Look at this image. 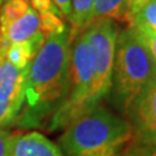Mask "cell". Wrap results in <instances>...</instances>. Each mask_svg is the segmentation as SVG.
Listing matches in <instances>:
<instances>
[{"mask_svg":"<svg viewBox=\"0 0 156 156\" xmlns=\"http://www.w3.org/2000/svg\"><path fill=\"white\" fill-rule=\"evenodd\" d=\"M9 156H64L60 147L38 131L12 134Z\"/></svg>","mask_w":156,"mask_h":156,"instance_id":"9c48e42d","label":"cell"},{"mask_svg":"<svg viewBox=\"0 0 156 156\" xmlns=\"http://www.w3.org/2000/svg\"><path fill=\"white\" fill-rule=\"evenodd\" d=\"M26 2L30 4L34 9H35L39 16H42V14H47V13H57V14H60L58 9L55 7V4L52 3V0H26Z\"/></svg>","mask_w":156,"mask_h":156,"instance_id":"2e32d148","label":"cell"},{"mask_svg":"<svg viewBox=\"0 0 156 156\" xmlns=\"http://www.w3.org/2000/svg\"><path fill=\"white\" fill-rule=\"evenodd\" d=\"M2 3H3V0H0V7H2Z\"/></svg>","mask_w":156,"mask_h":156,"instance_id":"7402d4cb","label":"cell"},{"mask_svg":"<svg viewBox=\"0 0 156 156\" xmlns=\"http://www.w3.org/2000/svg\"><path fill=\"white\" fill-rule=\"evenodd\" d=\"M41 18V31L46 38L52 34H60L66 30V25L62 21V17L57 13H47L39 16Z\"/></svg>","mask_w":156,"mask_h":156,"instance_id":"5bb4252c","label":"cell"},{"mask_svg":"<svg viewBox=\"0 0 156 156\" xmlns=\"http://www.w3.org/2000/svg\"><path fill=\"white\" fill-rule=\"evenodd\" d=\"M101 100L96 85L94 56L85 34L80 33L72 41L66 95L48 121L50 130L66 128L80 116L99 105Z\"/></svg>","mask_w":156,"mask_h":156,"instance_id":"277c9868","label":"cell"},{"mask_svg":"<svg viewBox=\"0 0 156 156\" xmlns=\"http://www.w3.org/2000/svg\"><path fill=\"white\" fill-rule=\"evenodd\" d=\"M94 56L96 85L101 99L109 94L113 72L116 42L119 30L115 21L108 18L91 22L83 31Z\"/></svg>","mask_w":156,"mask_h":156,"instance_id":"5b68a950","label":"cell"},{"mask_svg":"<svg viewBox=\"0 0 156 156\" xmlns=\"http://www.w3.org/2000/svg\"><path fill=\"white\" fill-rule=\"evenodd\" d=\"M104 18L126 23V0H94L91 22Z\"/></svg>","mask_w":156,"mask_h":156,"instance_id":"7c38bea8","label":"cell"},{"mask_svg":"<svg viewBox=\"0 0 156 156\" xmlns=\"http://www.w3.org/2000/svg\"><path fill=\"white\" fill-rule=\"evenodd\" d=\"M130 27L156 33V0H150L131 20Z\"/></svg>","mask_w":156,"mask_h":156,"instance_id":"4fadbf2b","label":"cell"},{"mask_svg":"<svg viewBox=\"0 0 156 156\" xmlns=\"http://www.w3.org/2000/svg\"><path fill=\"white\" fill-rule=\"evenodd\" d=\"M134 30L139 35V38L142 39L144 46L147 47V50H148L150 55H151V57H152V60L155 62V66H156V33L146 31V30H136V29H134Z\"/></svg>","mask_w":156,"mask_h":156,"instance_id":"9a60e30c","label":"cell"},{"mask_svg":"<svg viewBox=\"0 0 156 156\" xmlns=\"http://www.w3.org/2000/svg\"><path fill=\"white\" fill-rule=\"evenodd\" d=\"M92 7L94 0H70V38L73 41L77 34L83 31L92 21Z\"/></svg>","mask_w":156,"mask_h":156,"instance_id":"8fae6325","label":"cell"},{"mask_svg":"<svg viewBox=\"0 0 156 156\" xmlns=\"http://www.w3.org/2000/svg\"><path fill=\"white\" fill-rule=\"evenodd\" d=\"M70 47L69 29L46 38L26 69L23 104L16 124L38 126L62 103L69 81Z\"/></svg>","mask_w":156,"mask_h":156,"instance_id":"6da1fadb","label":"cell"},{"mask_svg":"<svg viewBox=\"0 0 156 156\" xmlns=\"http://www.w3.org/2000/svg\"><path fill=\"white\" fill-rule=\"evenodd\" d=\"M39 33H42L39 14L26 0H3L0 34L7 46L30 41Z\"/></svg>","mask_w":156,"mask_h":156,"instance_id":"8992f818","label":"cell"},{"mask_svg":"<svg viewBox=\"0 0 156 156\" xmlns=\"http://www.w3.org/2000/svg\"><path fill=\"white\" fill-rule=\"evenodd\" d=\"M12 134L4 128H0V156H9V143Z\"/></svg>","mask_w":156,"mask_h":156,"instance_id":"ac0fdd59","label":"cell"},{"mask_svg":"<svg viewBox=\"0 0 156 156\" xmlns=\"http://www.w3.org/2000/svg\"><path fill=\"white\" fill-rule=\"evenodd\" d=\"M135 156H156V146H154V148H147L143 152H140L139 155Z\"/></svg>","mask_w":156,"mask_h":156,"instance_id":"44dd1931","label":"cell"},{"mask_svg":"<svg viewBox=\"0 0 156 156\" xmlns=\"http://www.w3.org/2000/svg\"><path fill=\"white\" fill-rule=\"evenodd\" d=\"M129 119H131L134 136L156 146V74L134 101Z\"/></svg>","mask_w":156,"mask_h":156,"instance_id":"52a82bcc","label":"cell"},{"mask_svg":"<svg viewBox=\"0 0 156 156\" xmlns=\"http://www.w3.org/2000/svg\"><path fill=\"white\" fill-rule=\"evenodd\" d=\"M148 2L150 0H126V23L128 26L131 23L133 17L140 11V8Z\"/></svg>","mask_w":156,"mask_h":156,"instance_id":"e0dca14e","label":"cell"},{"mask_svg":"<svg viewBox=\"0 0 156 156\" xmlns=\"http://www.w3.org/2000/svg\"><path fill=\"white\" fill-rule=\"evenodd\" d=\"M25 72L11 78L0 86V128L16 124L23 104Z\"/></svg>","mask_w":156,"mask_h":156,"instance_id":"ba28073f","label":"cell"},{"mask_svg":"<svg viewBox=\"0 0 156 156\" xmlns=\"http://www.w3.org/2000/svg\"><path fill=\"white\" fill-rule=\"evenodd\" d=\"M55 7L58 9V12L62 18H69L70 16V0H52Z\"/></svg>","mask_w":156,"mask_h":156,"instance_id":"d6986e66","label":"cell"},{"mask_svg":"<svg viewBox=\"0 0 156 156\" xmlns=\"http://www.w3.org/2000/svg\"><path fill=\"white\" fill-rule=\"evenodd\" d=\"M7 43L4 42V39L2 37V34H0V61L3 60L4 57H5V51H7Z\"/></svg>","mask_w":156,"mask_h":156,"instance_id":"ffe728a7","label":"cell"},{"mask_svg":"<svg viewBox=\"0 0 156 156\" xmlns=\"http://www.w3.org/2000/svg\"><path fill=\"white\" fill-rule=\"evenodd\" d=\"M155 74V62L136 31L130 26L119 31L109 92L112 103L125 119Z\"/></svg>","mask_w":156,"mask_h":156,"instance_id":"3957f363","label":"cell"},{"mask_svg":"<svg viewBox=\"0 0 156 156\" xmlns=\"http://www.w3.org/2000/svg\"><path fill=\"white\" fill-rule=\"evenodd\" d=\"M44 41L46 35L43 33H39L30 41L9 44L5 51V58L17 69L26 70L30 62L33 61V58L38 53L39 48L44 43Z\"/></svg>","mask_w":156,"mask_h":156,"instance_id":"30bf717a","label":"cell"},{"mask_svg":"<svg viewBox=\"0 0 156 156\" xmlns=\"http://www.w3.org/2000/svg\"><path fill=\"white\" fill-rule=\"evenodd\" d=\"M133 138L130 120L99 104L64 128L58 143L66 156H121Z\"/></svg>","mask_w":156,"mask_h":156,"instance_id":"7a4b0ae2","label":"cell"}]
</instances>
